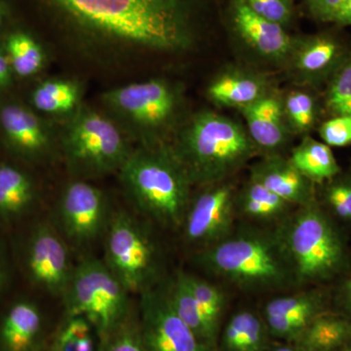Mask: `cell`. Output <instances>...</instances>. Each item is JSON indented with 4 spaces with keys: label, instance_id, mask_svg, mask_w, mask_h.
Listing matches in <instances>:
<instances>
[{
    "label": "cell",
    "instance_id": "7bdbcfd3",
    "mask_svg": "<svg viewBox=\"0 0 351 351\" xmlns=\"http://www.w3.org/2000/svg\"><path fill=\"white\" fill-rule=\"evenodd\" d=\"M346 300H348V304H350L351 307V278L348 281L346 285Z\"/></svg>",
    "mask_w": 351,
    "mask_h": 351
},
{
    "label": "cell",
    "instance_id": "8fae6325",
    "mask_svg": "<svg viewBox=\"0 0 351 351\" xmlns=\"http://www.w3.org/2000/svg\"><path fill=\"white\" fill-rule=\"evenodd\" d=\"M112 214L107 195L84 180L64 186L58 202V218L64 239L76 245L91 243L105 234Z\"/></svg>",
    "mask_w": 351,
    "mask_h": 351
},
{
    "label": "cell",
    "instance_id": "cb8c5ba5",
    "mask_svg": "<svg viewBox=\"0 0 351 351\" xmlns=\"http://www.w3.org/2000/svg\"><path fill=\"white\" fill-rule=\"evenodd\" d=\"M82 86L64 78L44 80L31 94L32 107L36 112L66 119L82 107Z\"/></svg>",
    "mask_w": 351,
    "mask_h": 351
},
{
    "label": "cell",
    "instance_id": "30bf717a",
    "mask_svg": "<svg viewBox=\"0 0 351 351\" xmlns=\"http://www.w3.org/2000/svg\"><path fill=\"white\" fill-rule=\"evenodd\" d=\"M350 51L351 44L336 31L299 36L284 68L297 86L321 93Z\"/></svg>",
    "mask_w": 351,
    "mask_h": 351
},
{
    "label": "cell",
    "instance_id": "f546056e",
    "mask_svg": "<svg viewBox=\"0 0 351 351\" xmlns=\"http://www.w3.org/2000/svg\"><path fill=\"white\" fill-rule=\"evenodd\" d=\"M350 330V325L345 321L319 314L294 343L308 351H332L343 345Z\"/></svg>",
    "mask_w": 351,
    "mask_h": 351
},
{
    "label": "cell",
    "instance_id": "d6986e66",
    "mask_svg": "<svg viewBox=\"0 0 351 351\" xmlns=\"http://www.w3.org/2000/svg\"><path fill=\"white\" fill-rule=\"evenodd\" d=\"M250 179L287 201L301 207L313 201L314 182L282 154L263 156L251 167Z\"/></svg>",
    "mask_w": 351,
    "mask_h": 351
},
{
    "label": "cell",
    "instance_id": "4dcf8cb0",
    "mask_svg": "<svg viewBox=\"0 0 351 351\" xmlns=\"http://www.w3.org/2000/svg\"><path fill=\"white\" fill-rule=\"evenodd\" d=\"M101 341L93 325L82 315H66L58 332L53 351H100Z\"/></svg>",
    "mask_w": 351,
    "mask_h": 351
},
{
    "label": "cell",
    "instance_id": "52a82bcc",
    "mask_svg": "<svg viewBox=\"0 0 351 351\" xmlns=\"http://www.w3.org/2000/svg\"><path fill=\"white\" fill-rule=\"evenodd\" d=\"M276 232L299 284L326 278L343 263V250L338 233L313 201L287 215Z\"/></svg>",
    "mask_w": 351,
    "mask_h": 351
},
{
    "label": "cell",
    "instance_id": "ffe728a7",
    "mask_svg": "<svg viewBox=\"0 0 351 351\" xmlns=\"http://www.w3.org/2000/svg\"><path fill=\"white\" fill-rule=\"evenodd\" d=\"M274 91L269 78L260 71L230 66L214 76L206 94L210 101L218 107L240 110Z\"/></svg>",
    "mask_w": 351,
    "mask_h": 351
},
{
    "label": "cell",
    "instance_id": "83f0119b",
    "mask_svg": "<svg viewBox=\"0 0 351 351\" xmlns=\"http://www.w3.org/2000/svg\"><path fill=\"white\" fill-rule=\"evenodd\" d=\"M235 207L247 218L270 221L285 218L294 206L263 184L249 179L241 193L237 195Z\"/></svg>",
    "mask_w": 351,
    "mask_h": 351
},
{
    "label": "cell",
    "instance_id": "3957f363",
    "mask_svg": "<svg viewBox=\"0 0 351 351\" xmlns=\"http://www.w3.org/2000/svg\"><path fill=\"white\" fill-rule=\"evenodd\" d=\"M202 267L248 292H267L299 285L292 263L276 230L243 228L202 249Z\"/></svg>",
    "mask_w": 351,
    "mask_h": 351
},
{
    "label": "cell",
    "instance_id": "4316f807",
    "mask_svg": "<svg viewBox=\"0 0 351 351\" xmlns=\"http://www.w3.org/2000/svg\"><path fill=\"white\" fill-rule=\"evenodd\" d=\"M289 158L300 172L313 182L329 181L341 173L331 147L311 136L302 138Z\"/></svg>",
    "mask_w": 351,
    "mask_h": 351
},
{
    "label": "cell",
    "instance_id": "44dd1931",
    "mask_svg": "<svg viewBox=\"0 0 351 351\" xmlns=\"http://www.w3.org/2000/svg\"><path fill=\"white\" fill-rule=\"evenodd\" d=\"M43 332V315L29 301L14 302L0 322V351H34Z\"/></svg>",
    "mask_w": 351,
    "mask_h": 351
},
{
    "label": "cell",
    "instance_id": "d4e9b609",
    "mask_svg": "<svg viewBox=\"0 0 351 351\" xmlns=\"http://www.w3.org/2000/svg\"><path fill=\"white\" fill-rule=\"evenodd\" d=\"M284 117L293 136H311L323 121L321 93L307 88L298 87L281 97Z\"/></svg>",
    "mask_w": 351,
    "mask_h": 351
},
{
    "label": "cell",
    "instance_id": "4fadbf2b",
    "mask_svg": "<svg viewBox=\"0 0 351 351\" xmlns=\"http://www.w3.org/2000/svg\"><path fill=\"white\" fill-rule=\"evenodd\" d=\"M138 324L147 351H215L175 313L166 290L141 294Z\"/></svg>",
    "mask_w": 351,
    "mask_h": 351
},
{
    "label": "cell",
    "instance_id": "d6a6232c",
    "mask_svg": "<svg viewBox=\"0 0 351 351\" xmlns=\"http://www.w3.org/2000/svg\"><path fill=\"white\" fill-rule=\"evenodd\" d=\"M184 282L195 298L205 317L215 331L219 332L221 316L225 308V295L217 286L199 277L182 274Z\"/></svg>",
    "mask_w": 351,
    "mask_h": 351
},
{
    "label": "cell",
    "instance_id": "603a6c76",
    "mask_svg": "<svg viewBox=\"0 0 351 351\" xmlns=\"http://www.w3.org/2000/svg\"><path fill=\"white\" fill-rule=\"evenodd\" d=\"M36 197V186L31 176L17 166L0 164V219L23 216Z\"/></svg>",
    "mask_w": 351,
    "mask_h": 351
},
{
    "label": "cell",
    "instance_id": "836d02e7",
    "mask_svg": "<svg viewBox=\"0 0 351 351\" xmlns=\"http://www.w3.org/2000/svg\"><path fill=\"white\" fill-rule=\"evenodd\" d=\"M100 351H147L138 321L129 314L124 322L101 343Z\"/></svg>",
    "mask_w": 351,
    "mask_h": 351
},
{
    "label": "cell",
    "instance_id": "2e32d148",
    "mask_svg": "<svg viewBox=\"0 0 351 351\" xmlns=\"http://www.w3.org/2000/svg\"><path fill=\"white\" fill-rule=\"evenodd\" d=\"M25 265L34 285L63 297L75 267L63 235L54 226L41 223L34 228L27 243Z\"/></svg>",
    "mask_w": 351,
    "mask_h": 351
},
{
    "label": "cell",
    "instance_id": "8d00e7d4",
    "mask_svg": "<svg viewBox=\"0 0 351 351\" xmlns=\"http://www.w3.org/2000/svg\"><path fill=\"white\" fill-rule=\"evenodd\" d=\"M325 189V198L329 206L339 218L351 219V177L332 179Z\"/></svg>",
    "mask_w": 351,
    "mask_h": 351
},
{
    "label": "cell",
    "instance_id": "6da1fadb",
    "mask_svg": "<svg viewBox=\"0 0 351 351\" xmlns=\"http://www.w3.org/2000/svg\"><path fill=\"white\" fill-rule=\"evenodd\" d=\"M92 34L145 49L178 52L195 41V0H48Z\"/></svg>",
    "mask_w": 351,
    "mask_h": 351
},
{
    "label": "cell",
    "instance_id": "f1b7e54d",
    "mask_svg": "<svg viewBox=\"0 0 351 351\" xmlns=\"http://www.w3.org/2000/svg\"><path fill=\"white\" fill-rule=\"evenodd\" d=\"M14 75L27 78L38 75L46 63L41 44L27 32H11L2 44Z\"/></svg>",
    "mask_w": 351,
    "mask_h": 351
},
{
    "label": "cell",
    "instance_id": "ac0fdd59",
    "mask_svg": "<svg viewBox=\"0 0 351 351\" xmlns=\"http://www.w3.org/2000/svg\"><path fill=\"white\" fill-rule=\"evenodd\" d=\"M319 297L308 292L270 300L263 313L270 338L294 343L309 323L319 315Z\"/></svg>",
    "mask_w": 351,
    "mask_h": 351
},
{
    "label": "cell",
    "instance_id": "9a60e30c",
    "mask_svg": "<svg viewBox=\"0 0 351 351\" xmlns=\"http://www.w3.org/2000/svg\"><path fill=\"white\" fill-rule=\"evenodd\" d=\"M0 137L21 158L40 161L59 147V134L34 108L18 101L0 104Z\"/></svg>",
    "mask_w": 351,
    "mask_h": 351
},
{
    "label": "cell",
    "instance_id": "74e56055",
    "mask_svg": "<svg viewBox=\"0 0 351 351\" xmlns=\"http://www.w3.org/2000/svg\"><path fill=\"white\" fill-rule=\"evenodd\" d=\"M346 0H304L307 14L313 20L331 24L332 18Z\"/></svg>",
    "mask_w": 351,
    "mask_h": 351
},
{
    "label": "cell",
    "instance_id": "d590c367",
    "mask_svg": "<svg viewBox=\"0 0 351 351\" xmlns=\"http://www.w3.org/2000/svg\"><path fill=\"white\" fill-rule=\"evenodd\" d=\"M321 141L330 147L351 145V117L338 115L323 120L317 128Z\"/></svg>",
    "mask_w": 351,
    "mask_h": 351
},
{
    "label": "cell",
    "instance_id": "7402d4cb",
    "mask_svg": "<svg viewBox=\"0 0 351 351\" xmlns=\"http://www.w3.org/2000/svg\"><path fill=\"white\" fill-rule=\"evenodd\" d=\"M263 317L250 311L233 314L219 337L217 351H263L270 345Z\"/></svg>",
    "mask_w": 351,
    "mask_h": 351
},
{
    "label": "cell",
    "instance_id": "5b68a950",
    "mask_svg": "<svg viewBox=\"0 0 351 351\" xmlns=\"http://www.w3.org/2000/svg\"><path fill=\"white\" fill-rule=\"evenodd\" d=\"M101 104L140 147L167 145L188 117L182 88L163 78L114 88L101 95Z\"/></svg>",
    "mask_w": 351,
    "mask_h": 351
},
{
    "label": "cell",
    "instance_id": "1f68e13d",
    "mask_svg": "<svg viewBox=\"0 0 351 351\" xmlns=\"http://www.w3.org/2000/svg\"><path fill=\"white\" fill-rule=\"evenodd\" d=\"M321 98L328 117H351V51L321 92Z\"/></svg>",
    "mask_w": 351,
    "mask_h": 351
},
{
    "label": "cell",
    "instance_id": "ab89813d",
    "mask_svg": "<svg viewBox=\"0 0 351 351\" xmlns=\"http://www.w3.org/2000/svg\"><path fill=\"white\" fill-rule=\"evenodd\" d=\"M331 24L339 29L351 27V0H346L345 4L339 8L332 18Z\"/></svg>",
    "mask_w": 351,
    "mask_h": 351
},
{
    "label": "cell",
    "instance_id": "60d3db41",
    "mask_svg": "<svg viewBox=\"0 0 351 351\" xmlns=\"http://www.w3.org/2000/svg\"><path fill=\"white\" fill-rule=\"evenodd\" d=\"M263 351H308L306 348H302V346L295 345V343H282L279 341L276 345H270L267 346Z\"/></svg>",
    "mask_w": 351,
    "mask_h": 351
},
{
    "label": "cell",
    "instance_id": "e0dca14e",
    "mask_svg": "<svg viewBox=\"0 0 351 351\" xmlns=\"http://www.w3.org/2000/svg\"><path fill=\"white\" fill-rule=\"evenodd\" d=\"M240 112L260 154H281L293 136L284 117L281 96L271 92Z\"/></svg>",
    "mask_w": 351,
    "mask_h": 351
},
{
    "label": "cell",
    "instance_id": "ba28073f",
    "mask_svg": "<svg viewBox=\"0 0 351 351\" xmlns=\"http://www.w3.org/2000/svg\"><path fill=\"white\" fill-rule=\"evenodd\" d=\"M129 294L104 261L87 258L75 267L63 295L66 315L86 318L101 343L131 313Z\"/></svg>",
    "mask_w": 351,
    "mask_h": 351
},
{
    "label": "cell",
    "instance_id": "8992f818",
    "mask_svg": "<svg viewBox=\"0 0 351 351\" xmlns=\"http://www.w3.org/2000/svg\"><path fill=\"white\" fill-rule=\"evenodd\" d=\"M59 147L69 172L84 181L119 172L135 149L107 112L85 105L66 119Z\"/></svg>",
    "mask_w": 351,
    "mask_h": 351
},
{
    "label": "cell",
    "instance_id": "5bb4252c",
    "mask_svg": "<svg viewBox=\"0 0 351 351\" xmlns=\"http://www.w3.org/2000/svg\"><path fill=\"white\" fill-rule=\"evenodd\" d=\"M226 13L230 31L247 52L265 63L284 66L295 38L287 29L261 17L244 0H228Z\"/></svg>",
    "mask_w": 351,
    "mask_h": 351
},
{
    "label": "cell",
    "instance_id": "9c48e42d",
    "mask_svg": "<svg viewBox=\"0 0 351 351\" xmlns=\"http://www.w3.org/2000/svg\"><path fill=\"white\" fill-rule=\"evenodd\" d=\"M104 237V262L126 290L142 294L154 288L159 274L158 253L145 226L128 212H117Z\"/></svg>",
    "mask_w": 351,
    "mask_h": 351
},
{
    "label": "cell",
    "instance_id": "b9f144b4",
    "mask_svg": "<svg viewBox=\"0 0 351 351\" xmlns=\"http://www.w3.org/2000/svg\"><path fill=\"white\" fill-rule=\"evenodd\" d=\"M6 271L4 269L3 263L0 260V289L3 287L4 283H5Z\"/></svg>",
    "mask_w": 351,
    "mask_h": 351
},
{
    "label": "cell",
    "instance_id": "e575fe53",
    "mask_svg": "<svg viewBox=\"0 0 351 351\" xmlns=\"http://www.w3.org/2000/svg\"><path fill=\"white\" fill-rule=\"evenodd\" d=\"M249 6L261 17L282 25L289 29L295 18V6L293 0H244Z\"/></svg>",
    "mask_w": 351,
    "mask_h": 351
},
{
    "label": "cell",
    "instance_id": "7c38bea8",
    "mask_svg": "<svg viewBox=\"0 0 351 351\" xmlns=\"http://www.w3.org/2000/svg\"><path fill=\"white\" fill-rule=\"evenodd\" d=\"M189 202L182 230L189 243L203 249L221 242L234 230V186L226 181L204 186Z\"/></svg>",
    "mask_w": 351,
    "mask_h": 351
},
{
    "label": "cell",
    "instance_id": "277c9868",
    "mask_svg": "<svg viewBox=\"0 0 351 351\" xmlns=\"http://www.w3.org/2000/svg\"><path fill=\"white\" fill-rule=\"evenodd\" d=\"M119 174L126 195L141 213L165 228H181L193 184L167 145H138Z\"/></svg>",
    "mask_w": 351,
    "mask_h": 351
},
{
    "label": "cell",
    "instance_id": "f35d334b",
    "mask_svg": "<svg viewBox=\"0 0 351 351\" xmlns=\"http://www.w3.org/2000/svg\"><path fill=\"white\" fill-rule=\"evenodd\" d=\"M14 73L3 46L0 45V93L5 91L12 83Z\"/></svg>",
    "mask_w": 351,
    "mask_h": 351
},
{
    "label": "cell",
    "instance_id": "7a4b0ae2",
    "mask_svg": "<svg viewBox=\"0 0 351 351\" xmlns=\"http://www.w3.org/2000/svg\"><path fill=\"white\" fill-rule=\"evenodd\" d=\"M166 145L193 186L226 181L260 154L245 125L212 110L186 117Z\"/></svg>",
    "mask_w": 351,
    "mask_h": 351
},
{
    "label": "cell",
    "instance_id": "484cf974",
    "mask_svg": "<svg viewBox=\"0 0 351 351\" xmlns=\"http://www.w3.org/2000/svg\"><path fill=\"white\" fill-rule=\"evenodd\" d=\"M171 306L175 313L212 350H218L219 332L215 331L208 322L202 309L196 302L195 298L184 282L182 274H178L175 280L166 290Z\"/></svg>",
    "mask_w": 351,
    "mask_h": 351
}]
</instances>
